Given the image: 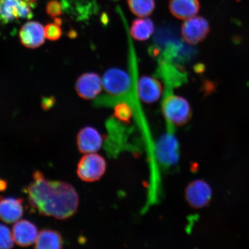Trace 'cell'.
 <instances>
[{
    "instance_id": "1",
    "label": "cell",
    "mask_w": 249,
    "mask_h": 249,
    "mask_svg": "<svg viewBox=\"0 0 249 249\" xmlns=\"http://www.w3.org/2000/svg\"><path fill=\"white\" fill-rule=\"evenodd\" d=\"M33 178L26 193L33 210L41 215L62 220L70 219L76 213L79 197L72 185L47 179L39 171L34 173Z\"/></svg>"
},
{
    "instance_id": "2",
    "label": "cell",
    "mask_w": 249,
    "mask_h": 249,
    "mask_svg": "<svg viewBox=\"0 0 249 249\" xmlns=\"http://www.w3.org/2000/svg\"><path fill=\"white\" fill-rule=\"evenodd\" d=\"M175 87L165 85L164 96L161 103V110L168 126H182L191 120L193 111L191 105L186 99L173 92Z\"/></svg>"
},
{
    "instance_id": "3",
    "label": "cell",
    "mask_w": 249,
    "mask_h": 249,
    "mask_svg": "<svg viewBox=\"0 0 249 249\" xmlns=\"http://www.w3.org/2000/svg\"><path fill=\"white\" fill-rule=\"evenodd\" d=\"M103 88L108 93L110 105L121 101L131 91L133 78L130 72L112 68L106 71L102 79Z\"/></svg>"
},
{
    "instance_id": "4",
    "label": "cell",
    "mask_w": 249,
    "mask_h": 249,
    "mask_svg": "<svg viewBox=\"0 0 249 249\" xmlns=\"http://www.w3.org/2000/svg\"><path fill=\"white\" fill-rule=\"evenodd\" d=\"M107 170V162L102 155L96 152L87 154L80 159L77 165V174L86 182L100 180Z\"/></svg>"
},
{
    "instance_id": "5",
    "label": "cell",
    "mask_w": 249,
    "mask_h": 249,
    "mask_svg": "<svg viewBox=\"0 0 249 249\" xmlns=\"http://www.w3.org/2000/svg\"><path fill=\"white\" fill-rule=\"evenodd\" d=\"M35 4L31 0H0V23L32 18Z\"/></svg>"
},
{
    "instance_id": "6",
    "label": "cell",
    "mask_w": 249,
    "mask_h": 249,
    "mask_svg": "<svg viewBox=\"0 0 249 249\" xmlns=\"http://www.w3.org/2000/svg\"><path fill=\"white\" fill-rule=\"evenodd\" d=\"M213 197V191L208 182L202 179L193 180L186 186L185 198L190 207L201 209L207 207Z\"/></svg>"
},
{
    "instance_id": "7",
    "label": "cell",
    "mask_w": 249,
    "mask_h": 249,
    "mask_svg": "<svg viewBox=\"0 0 249 249\" xmlns=\"http://www.w3.org/2000/svg\"><path fill=\"white\" fill-rule=\"evenodd\" d=\"M210 26L206 18L195 17L185 20L180 32L183 40L190 45H197L203 41L210 33Z\"/></svg>"
},
{
    "instance_id": "8",
    "label": "cell",
    "mask_w": 249,
    "mask_h": 249,
    "mask_svg": "<svg viewBox=\"0 0 249 249\" xmlns=\"http://www.w3.org/2000/svg\"><path fill=\"white\" fill-rule=\"evenodd\" d=\"M103 89L102 79L98 74L84 73L76 81L75 89L80 98L91 100L101 93Z\"/></svg>"
},
{
    "instance_id": "9",
    "label": "cell",
    "mask_w": 249,
    "mask_h": 249,
    "mask_svg": "<svg viewBox=\"0 0 249 249\" xmlns=\"http://www.w3.org/2000/svg\"><path fill=\"white\" fill-rule=\"evenodd\" d=\"M104 138L95 127L86 126L81 129L77 136V145L81 153H95L100 150Z\"/></svg>"
},
{
    "instance_id": "10",
    "label": "cell",
    "mask_w": 249,
    "mask_h": 249,
    "mask_svg": "<svg viewBox=\"0 0 249 249\" xmlns=\"http://www.w3.org/2000/svg\"><path fill=\"white\" fill-rule=\"evenodd\" d=\"M137 93L140 101L152 104L160 99L162 95L161 84L155 78L143 76L137 79L136 83Z\"/></svg>"
},
{
    "instance_id": "11",
    "label": "cell",
    "mask_w": 249,
    "mask_h": 249,
    "mask_svg": "<svg viewBox=\"0 0 249 249\" xmlns=\"http://www.w3.org/2000/svg\"><path fill=\"white\" fill-rule=\"evenodd\" d=\"M18 37L21 44L26 48H38L45 42L44 27L38 21H29L21 27Z\"/></svg>"
},
{
    "instance_id": "12",
    "label": "cell",
    "mask_w": 249,
    "mask_h": 249,
    "mask_svg": "<svg viewBox=\"0 0 249 249\" xmlns=\"http://www.w3.org/2000/svg\"><path fill=\"white\" fill-rule=\"evenodd\" d=\"M12 233L16 244L22 247L35 244L38 235L36 226L30 221L24 219L15 223Z\"/></svg>"
},
{
    "instance_id": "13",
    "label": "cell",
    "mask_w": 249,
    "mask_h": 249,
    "mask_svg": "<svg viewBox=\"0 0 249 249\" xmlns=\"http://www.w3.org/2000/svg\"><path fill=\"white\" fill-rule=\"evenodd\" d=\"M24 214L23 200L14 197L0 196V220L11 224L19 220Z\"/></svg>"
},
{
    "instance_id": "14",
    "label": "cell",
    "mask_w": 249,
    "mask_h": 249,
    "mask_svg": "<svg viewBox=\"0 0 249 249\" xmlns=\"http://www.w3.org/2000/svg\"><path fill=\"white\" fill-rule=\"evenodd\" d=\"M169 8L174 17L185 20L198 14L200 9V0H170Z\"/></svg>"
},
{
    "instance_id": "15",
    "label": "cell",
    "mask_w": 249,
    "mask_h": 249,
    "mask_svg": "<svg viewBox=\"0 0 249 249\" xmlns=\"http://www.w3.org/2000/svg\"><path fill=\"white\" fill-rule=\"evenodd\" d=\"M158 158L164 164L175 163L178 158V142L172 134L167 133L158 145Z\"/></svg>"
},
{
    "instance_id": "16",
    "label": "cell",
    "mask_w": 249,
    "mask_h": 249,
    "mask_svg": "<svg viewBox=\"0 0 249 249\" xmlns=\"http://www.w3.org/2000/svg\"><path fill=\"white\" fill-rule=\"evenodd\" d=\"M154 30V24L150 18H141L132 21L127 33L134 39L145 41L150 38Z\"/></svg>"
},
{
    "instance_id": "17",
    "label": "cell",
    "mask_w": 249,
    "mask_h": 249,
    "mask_svg": "<svg viewBox=\"0 0 249 249\" xmlns=\"http://www.w3.org/2000/svg\"><path fill=\"white\" fill-rule=\"evenodd\" d=\"M64 242L60 233L51 229L42 230L38 233L35 243L38 249H60L63 248Z\"/></svg>"
},
{
    "instance_id": "18",
    "label": "cell",
    "mask_w": 249,
    "mask_h": 249,
    "mask_svg": "<svg viewBox=\"0 0 249 249\" xmlns=\"http://www.w3.org/2000/svg\"><path fill=\"white\" fill-rule=\"evenodd\" d=\"M130 11L140 18H147L153 13L156 7L155 0H127Z\"/></svg>"
},
{
    "instance_id": "19",
    "label": "cell",
    "mask_w": 249,
    "mask_h": 249,
    "mask_svg": "<svg viewBox=\"0 0 249 249\" xmlns=\"http://www.w3.org/2000/svg\"><path fill=\"white\" fill-rule=\"evenodd\" d=\"M114 117L116 120L124 124H129L134 116L133 108L127 99H124L114 105Z\"/></svg>"
},
{
    "instance_id": "20",
    "label": "cell",
    "mask_w": 249,
    "mask_h": 249,
    "mask_svg": "<svg viewBox=\"0 0 249 249\" xmlns=\"http://www.w3.org/2000/svg\"><path fill=\"white\" fill-rule=\"evenodd\" d=\"M14 238L8 227L0 224V249H11L14 247Z\"/></svg>"
},
{
    "instance_id": "21",
    "label": "cell",
    "mask_w": 249,
    "mask_h": 249,
    "mask_svg": "<svg viewBox=\"0 0 249 249\" xmlns=\"http://www.w3.org/2000/svg\"><path fill=\"white\" fill-rule=\"evenodd\" d=\"M60 26L55 23L47 24L44 28L45 38L52 41L60 39L62 34Z\"/></svg>"
},
{
    "instance_id": "22",
    "label": "cell",
    "mask_w": 249,
    "mask_h": 249,
    "mask_svg": "<svg viewBox=\"0 0 249 249\" xmlns=\"http://www.w3.org/2000/svg\"><path fill=\"white\" fill-rule=\"evenodd\" d=\"M46 13L49 17L55 18L62 15V7L60 2L57 0H52L46 6Z\"/></svg>"
},
{
    "instance_id": "23",
    "label": "cell",
    "mask_w": 249,
    "mask_h": 249,
    "mask_svg": "<svg viewBox=\"0 0 249 249\" xmlns=\"http://www.w3.org/2000/svg\"><path fill=\"white\" fill-rule=\"evenodd\" d=\"M55 103V99L54 98H45L42 99V107L45 110H49L54 105Z\"/></svg>"
},
{
    "instance_id": "24",
    "label": "cell",
    "mask_w": 249,
    "mask_h": 249,
    "mask_svg": "<svg viewBox=\"0 0 249 249\" xmlns=\"http://www.w3.org/2000/svg\"><path fill=\"white\" fill-rule=\"evenodd\" d=\"M7 183L5 180L0 179V192L4 191L7 188Z\"/></svg>"
},
{
    "instance_id": "25",
    "label": "cell",
    "mask_w": 249,
    "mask_h": 249,
    "mask_svg": "<svg viewBox=\"0 0 249 249\" xmlns=\"http://www.w3.org/2000/svg\"><path fill=\"white\" fill-rule=\"evenodd\" d=\"M55 18L54 23L55 24L59 25V26H61V25L62 23V20L61 19V18Z\"/></svg>"
},
{
    "instance_id": "26",
    "label": "cell",
    "mask_w": 249,
    "mask_h": 249,
    "mask_svg": "<svg viewBox=\"0 0 249 249\" xmlns=\"http://www.w3.org/2000/svg\"><path fill=\"white\" fill-rule=\"evenodd\" d=\"M31 1H32L33 2H34V3H36V0H31Z\"/></svg>"
}]
</instances>
